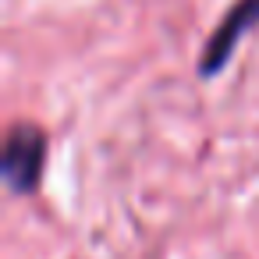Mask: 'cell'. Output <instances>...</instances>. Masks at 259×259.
Wrapping results in <instances>:
<instances>
[{
  "mask_svg": "<svg viewBox=\"0 0 259 259\" xmlns=\"http://www.w3.org/2000/svg\"><path fill=\"white\" fill-rule=\"evenodd\" d=\"M47 163V139L36 124H15L4 142V178L15 192H32Z\"/></svg>",
  "mask_w": 259,
  "mask_h": 259,
  "instance_id": "6da1fadb",
  "label": "cell"
},
{
  "mask_svg": "<svg viewBox=\"0 0 259 259\" xmlns=\"http://www.w3.org/2000/svg\"><path fill=\"white\" fill-rule=\"evenodd\" d=\"M252 25H259V0H238L234 8H227V18L217 25L213 39L206 43V54H202V61H199V71H202V75H217V71L227 64V57L234 54L238 39H241Z\"/></svg>",
  "mask_w": 259,
  "mask_h": 259,
  "instance_id": "7a4b0ae2",
  "label": "cell"
}]
</instances>
